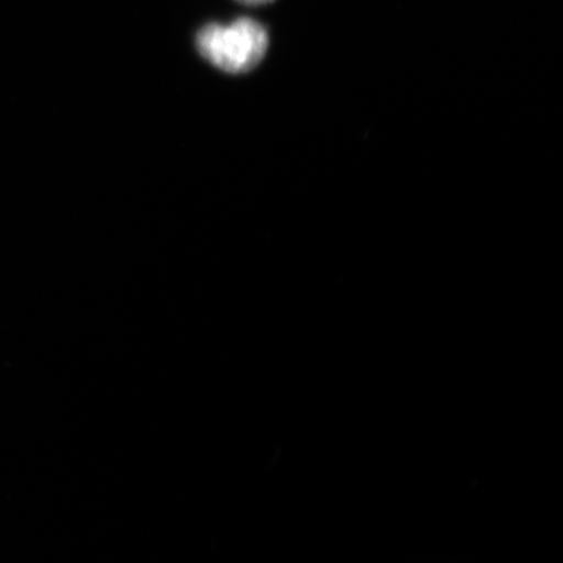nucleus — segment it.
<instances>
[{"instance_id": "nucleus-1", "label": "nucleus", "mask_w": 563, "mask_h": 563, "mask_svg": "<svg viewBox=\"0 0 563 563\" xmlns=\"http://www.w3.org/2000/svg\"><path fill=\"white\" fill-rule=\"evenodd\" d=\"M196 48L203 59L231 75L251 73L266 55L269 34L258 21L242 18L231 25L211 23L196 34Z\"/></svg>"}, {"instance_id": "nucleus-2", "label": "nucleus", "mask_w": 563, "mask_h": 563, "mask_svg": "<svg viewBox=\"0 0 563 563\" xmlns=\"http://www.w3.org/2000/svg\"><path fill=\"white\" fill-rule=\"evenodd\" d=\"M236 2L245 4V5H262L272 3L273 0H236Z\"/></svg>"}]
</instances>
